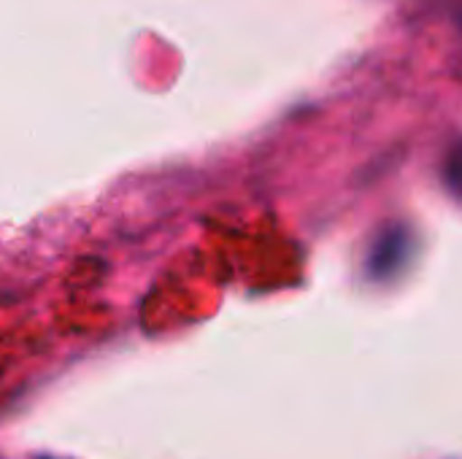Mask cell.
<instances>
[{"label":"cell","mask_w":462,"mask_h":459,"mask_svg":"<svg viewBox=\"0 0 462 459\" xmlns=\"http://www.w3.org/2000/svg\"><path fill=\"white\" fill-rule=\"evenodd\" d=\"M406 246H409V235L403 233V227H393L387 235L379 238L374 254H371V268L376 276H387L393 271H398V265L406 257Z\"/></svg>","instance_id":"obj_1"}]
</instances>
